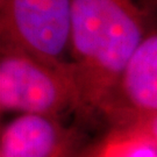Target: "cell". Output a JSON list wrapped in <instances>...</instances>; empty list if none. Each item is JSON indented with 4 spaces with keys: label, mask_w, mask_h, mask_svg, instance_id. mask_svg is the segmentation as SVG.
<instances>
[{
    "label": "cell",
    "mask_w": 157,
    "mask_h": 157,
    "mask_svg": "<svg viewBox=\"0 0 157 157\" xmlns=\"http://www.w3.org/2000/svg\"><path fill=\"white\" fill-rule=\"evenodd\" d=\"M155 2L72 0L71 62L82 115L104 114L130 57L149 33Z\"/></svg>",
    "instance_id": "6da1fadb"
},
{
    "label": "cell",
    "mask_w": 157,
    "mask_h": 157,
    "mask_svg": "<svg viewBox=\"0 0 157 157\" xmlns=\"http://www.w3.org/2000/svg\"><path fill=\"white\" fill-rule=\"evenodd\" d=\"M1 112L61 119L69 112L82 114V97L72 63L56 65L21 50L1 47Z\"/></svg>",
    "instance_id": "7a4b0ae2"
},
{
    "label": "cell",
    "mask_w": 157,
    "mask_h": 157,
    "mask_svg": "<svg viewBox=\"0 0 157 157\" xmlns=\"http://www.w3.org/2000/svg\"><path fill=\"white\" fill-rule=\"evenodd\" d=\"M72 0H0L1 47L44 62H71Z\"/></svg>",
    "instance_id": "3957f363"
},
{
    "label": "cell",
    "mask_w": 157,
    "mask_h": 157,
    "mask_svg": "<svg viewBox=\"0 0 157 157\" xmlns=\"http://www.w3.org/2000/svg\"><path fill=\"white\" fill-rule=\"evenodd\" d=\"M95 151L77 128L44 115H17L0 135V157H95Z\"/></svg>",
    "instance_id": "277c9868"
},
{
    "label": "cell",
    "mask_w": 157,
    "mask_h": 157,
    "mask_svg": "<svg viewBox=\"0 0 157 157\" xmlns=\"http://www.w3.org/2000/svg\"><path fill=\"white\" fill-rule=\"evenodd\" d=\"M157 113V32L146 36L121 73L104 111L109 120Z\"/></svg>",
    "instance_id": "5b68a950"
},
{
    "label": "cell",
    "mask_w": 157,
    "mask_h": 157,
    "mask_svg": "<svg viewBox=\"0 0 157 157\" xmlns=\"http://www.w3.org/2000/svg\"><path fill=\"white\" fill-rule=\"evenodd\" d=\"M95 157H157V149L135 135L114 128L97 146Z\"/></svg>",
    "instance_id": "8992f818"
},
{
    "label": "cell",
    "mask_w": 157,
    "mask_h": 157,
    "mask_svg": "<svg viewBox=\"0 0 157 157\" xmlns=\"http://www.w3.org/2000/svg\"><path fill=\"white\" fill-rule=\"evenodd\" d=\"M114 128L135 135L157 149V113L124 117L113 121Z\"/></svg>",
    "instance_id": "52a82bcc"
}]
</instances>
